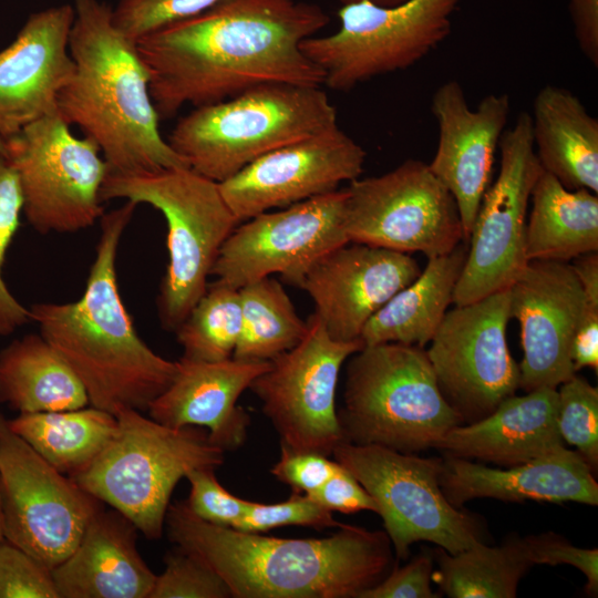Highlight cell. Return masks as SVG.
Segmentation results:
<instances>
[{
	"instance_id": "1",
	"label": "cell",
	"mask_w": 598,
	"mask_h": 598,
	"mask_svg": "<svg viewBox=\"0 0 598 598\" xmlns=\"http://www.w3.org/2000/svg\"><path fill=\"white\" fill-rule=\"evenodd\" d=\"M329 21L306 1L221 0L137 39L159 120L262 84L321 86L323 72L300 44Z\"/></svg>"
},
{
	"instance_id": "2",
	"label": "cell",
	"mask_w": 598,
	"mask_h": 598,
	"mask_svg": "<svg viewBox=\"0 0 598 598\" xmlns=\"http://www.w3.org/2000/svg\"><path fill=\"white\" fill-rule=\"evenodd\" d=\"M175 546L197 556L234 598H358L393 561L385 532L342 524L322 538H281L210 524L186 502L168 506Z\"/></svg>"
},
{
	"instance_id": "3",
	"label": "cell",
	"mask_w": 598,
	"mask_h": 598,
	"mask_svg": "<svg viewBox=\"0 0 598 598\" xmlns=\"http://www.w3.org/2000/svg\"><path fill=\"white\" fill-rule=\"evenodd\" d=\"M136 206L126 200L101 217L95 258L81 298L29 308L40 334L82 382L90 404L113 415L122 409L147 411L178 372V361L161 357L141 339L120 295L116 255Z\"/></svg>"
},
{
	"instance_id": "4",
	"label": "cell",
	"mask_w": 598,
	"mask_h": 598,
	"mask_svg": "<svg viewBox=\"0 0 598 598\" xmlns=\"http://www.w3.org/2000/svg\"><path fill=\"white\" fill-rule=\"evenodd\" d=\"M69 49L74 73L56 111L93 141L112 175L189 167L162 136L150 74L134 40L112 22L101 0H73Z\"/></svg>"
},
{
	"instance_id": "5",
	"label": "cell",
	"mask_w": 598,
	"mask_h": 598,
	"mask_svg": "<svg viewBox=\"0 0 598 598\" xmlns=\"http://www.w3.org/2000/svg\"><path fill=\"white\" fill-rule=\"evenodd\" d=\"M338 125L320 86L268 83L195 107L167 137L194 172L220 183L262 155Z\"/></svg>"
},
{
	"instance_id": "6",
	"label": "cell",
	"mask_w": 598,
	"mask_h": 598,
	"mask_svg": "<svg viewBox=\"0 0 598 598\" xmlns=\"http://www.w3.org/2000/svg\"><path fill=\"white\" fill-rule=\"evenodd\" d=\"M347 365L338 419L343 442L417 454L462 424L444 399L426 350L383 342L363 346Z\"/></svg>"
},
{
	"instance_id": "7",
	"label": "cell",
	"mask_w": 598,
	"mask_h": 598,
	"mask_svg": "<svg viewBox=\"0 0 598 598\" xmlns=\"http://www.w3.org/2000/svg\"><path fill=\"white\" fill-rule=\"evenodd\" d=\"M115 416L113 437L70 477L145 537L159 539L178 481L194 468L221 465L224 451L197 426L169 427L133 409H122Z\"/></svg>"
},
{
	"instance_id": "8",
	"label": "cell",
	"mask_w": 598,
	"mask_h": 598,
	"mask_svg": "<svg viewBox=\"0 0 598 598\" xmlns=\"http://www.w3.org/2000/svg\"><path fill=\"white\" fill-rule=\"evenodd\" d=\"M116 198L147 204L166 220L168 265L157 308L162 326L175 331L205 293L219 250L239 221L218 183L189 167L138 175L107 174L101 199Z\"/></svg>"
},
{
	"instance_id": "9",
	"label": "cell",
	"mask_w": 598,
	"mask_h": 598,
	"mask_svg": "<svg viewBox=\"0 0 598 598\" xmlns=\"http://www.w3.org/2000/svg\"><path fill=\"white\" fill-rule=\"evenodd\" d=\"M460 2L405 0L386 7L363 0L342 4L339 29L310 37L300 48L323 72L324 85L349 91L425 58L451 33Z\"/></svg>"
},
{
	"instance_id": "10",
	"label": "cell",
	"mask_w": 598,
	"mask_h": 598,
	"mask_svg": "<svg viewBox=\"0 0 598 598\" xmlns=\"http://www.w3.org/2000/svg\"><path fill=\"white\" fill-rule=\"evenodd\" d=\"M332 454L375 502L398 560L406 559L416 542L450 554L483 542L478 519L452 506L442 492L443 458L348 442Z\"/></svg>"
},
{
	"instance_id": "11",
	"label": "cell",
	"mask_w": 598,
	"mask_h": 598,
	"mask_svg": "<svg viewBox=\"0 0 598 598\" xmlns=\"http://www.w3.org/2000/svg\"><path fill=\"white\" fill-rule=\"evenodd\" d=\"M28 223L40 234L86 229L104 214L109 167L97 145L76 137L56 112L4 140Z\"/></svg>"
},
{
	"instance_id": "12",
	"label": "cell",
	"mask_w": 598,
	"mask_h": 598,
	"mask_svg": "<svg viewBox=\"0 0 598 598\" xmlns=\"http://www.w3.org/2000/svg\"><path fill=\"white\" fill-rule=\"evenodd\" d=\"M346 192L349 241L427 258L466 241L453 195L422 161L406 159L382 175L359 177Z\"/></svg>"
},
{
	"instance_id": "13",
	"label": "cell",
	"mask_w": 598,
	"mask_h": 598,
	"mask_svg": "<svg viewBox=\"0 0 598 598\" xmlns=\"http://www.w3.org/2000/svg\"><path fill=\"white\" fill-rule=\"evenodd\" d=\"M0 499L4 539L51 569L74 550L103 508L37 453L1 413Z\"/></svg>"
},
{
	"instance_id": "14",
	"label": "cell",
	"mask_w": 598,
	"mask_h": 598,
	"mask_svg": "<svg viewBox=\"0 0 598 598\" xmlns=\"http://www.w3.org/2000/svg\"><path fill=\"white\" fill-rule=\"evenodd\" d=\"M498 148L499 171L482 198L467 239V256L453 297L455 306L509 288L527 264V209L543 172L528 112H520L515 124L504 131Z\"/></svg>"
},
{
	"instance_id": "15",
	"label": "cell",
	"mask_w": 598,
	"mask_h": 598,
	"mask_svg": "<svg viewBox=\"0 0 598 598\" xmlns=\"http://www.w3.org/2000/svg\"><path fill=\"white\" fill-rule=\"evenodd\" d=\"M307 323L303 339L271 360L249 389L260 400L280 444L329 456L343 442L336 411L340 370L363 344L332 339L316 313Z\"/></svg>"
},
{
	"instance_id": "16",
	"label": "cell",
	"mask_w": 598,
	"mask_h": 598,
	"mask_svg": "<svg viewBox=\"0 0 598 598\" xmlns=\"http://www.w3.org/2000/svg\"><path fill=\"white\" fill-rule=\"evenodd\" d=\"M509 289L447 310L426 354L439 388L470 424L489 415L519 389V365L506 338Z\"/></svg>"
},
{
	"instance_id": "17",
	"label": "cell",
	"mask_w": 598,
	"mask_h": 598,
	"mask_svg": "<svg viewBox=\"0 0 598 598\" xmlns=\"http://www.w3.org/2000/svg\"><path fill=\"white\" fill-rule=\"evenodd\" d=\"M346 197V188L336 189L245 220L223 244L212 275L236 289L272 274L299 287L316 260L349 241Z\"/></svg>"
},
{
	"instance_id": "18",
	"label": "cell",
	"mask_w": 598,
	"mask_h": 598,
	"mask_svg": "<svg viewBox=\"0 0 598 598\" xmlns=\"http://www.w3.org/2000/svg\"><path fill=\"white\" fill-rule=\"evenodd\" d=\"M365 157L364 148L336 125L262 155L218 186L241 223L359 178Z\"/></svg>"
},
{
	"instance_id": "19",
	"label": "cell",
	"mask_w": 598,
	"mask_h": 598,
	"mask_svg": "<svg viewBox=\"0 0 598 598\" xmlns=\"http://www.w3.org/2000/svg\"><path fill=\"white\" fill-rule=\"evenodd\" d=\"M508 289L523 349L519 388L558 389L576 374L571 342L587 305L580 283L569 262L529 260Z\"/></svg>"
},
{
	"instance_id": "20",
	"label": "cell",
	"mask_w": 598,
	"mask_h": 598,
	"mask_svg": "<svg viewBox=\"0 0 598 598\" xmlns=\"http://www.w3.org/2000/svg\"><path fill=\"white\" fill-rule=\"evenodd\" d=\"M420 272L410 254L348 241L316 260L299 287L332 339L360 341L370 318Z\"/></svg>"
},
{
	"instance_id": "21",
	"label": "cell",
	"mask_w": 598,
	"mask_h": 598,
	"mask_svg": "<svg viewBox=\"0 0 598 598\" xmlns=\"http://www.w3.org/2000/svg\"><path fill=\"white\" fill-rule=\"evenodd\" d=\"M431 112L439 142L429 167L453 195L467 241L491 185L495 153L509 117V96L491 93L471 109L462 84L450 80L433 93Z\"/></svg>"
},
{
	"instance_id": "22",
	"label": "cell",
	"mask_w": 598,
	"mask_h": 598,
	"mask_svg": "<svg viewBox=\"0 0 598 598\" xmlns=\"http://www.w3.org/2000/svg\"><path fill=\"white\" fill-rule=\"evenodd\" d=\"M72 3L29 14L14 40L0 50V137L56 112L61 90L74 73L69 49Z\"/></svg>"
},
{
	"instance_id": "23",
	"label": "cell",
	"mask_w": 598,
	"mask_h": 598,
	"mask_svg": "<svg viewBox=\"0 0 598 598\" xmlns=\"http://www.w3.org/2000/svg\"><path fill=\"white\" fill-rule=\"evenodd\" d=\"M270 367V361L227 359L218 362L178 360L171 385L148 406L150 417L169 427L198 426L225 451L240 447L250 417L237 405L240 394Z\"/></svg>"
},
{
	"instance_id": "24",
	"label": "cell",
	"mask_w": 598,
	"mask_h": 598,
	"mask_svg": "<svg viewBox=\"0 0 598 598\" xmlns=\"http://www.w3.org/2000/svg\"><path fill=\"white\" fill-rule=\"evenodd\" d=\"M440 485L456 508L475 498L598 504L594 471L577 451L567 447L505 470L445 456Z\"/></svg>"
},
{
	"instance_id": "25",
	"label": "cell",
	"mask_w": 598,
	"mask_h": 598,
	"mask_svg": "<svg viewBox=\"0 0 598 598\" xmlns=\"http://www.w3.org/2000/svg\"><path fill=\"white\" fill-rule=\"evenodd\" d=\"M558 391L543 388L505 399L489 415L448 431L435 448L445 456L519 465L566 447L557 423Z\"/></svg>"
},
{
	"instance_id": "26",
	"label": "cell",
	"mask_w": 598,
	"mask_h": 598,
	"mask_svg": "<svg viewBox=\"0 0 598 598\" xmlns=\"http://www.w3.org/2000/svg\"><path fill=\"white\" fill-rule=\"evenodd\" d=\"M137 532L120 512L100 509L52 569L59 598H148L156 575L138 553Z\"/></svg>"
},
{
	"instance_id": "27",
	"label": "cell",
	"mask_w": 598,
	"mask_h": 598,
	"mask_svg": "<svg viewBox=\"0 0 598 598\" xmlns=\"http://www.w3.org/2000/svg\"><path fill=\"white\" fill-rule=\"evenodd\" d=\"M532 136L543 171L568 189L598 194V120L571 91L546 84L534 97Z\"/></svg>"
},
{
	"instance_id": "28",
	"label": "cell",
	"mask_w": 598,
	"mask_h": 598,
	"mask_svg": "<svg viewBox=\"0 0 598 598\" xmlns=\"http://www.w3.org/2000/svg\"><path fill=\"white\" fill-rule=\"evenodd\" d=\"M467 256V241L429 258L425 269L398 291L364 326L363 346L399 342L424 348L431 342L451 303Z\"/></svg>"
},
{
	"instance_id": "29",
	"label": "cell",
	"mask_w": 598,
	"mask_h": 598,
	"mask_svg": "<svg viewBox=\"0 0 598 598\" xmlns=\"http://www.w3.org/2000/svg\"><path fill=\"white\" fill-rule=\"evenodd\" d=\"M0 402L19 413L90 404L80 379L40 333L14 339L0 351Z\"/></svg>"
},
{
	"instance_id": "30",
	"label": "cell",
	"mask_w": 598,
	"mask_h": 598,
	"mask_svg": "<svg viewBox=\"0 0 598 598\" xmlns=\"http://www.w3.org/2000/svg\"><path fill=\"white\" fill-rule=\"evenodd\" d=\"M526 219L525 256L529 260L569 262L598 251V196L568 189L543 171L530 195Z\"/></svg>"
},
{
	"instance_id": "31",
	"label": "cell",
	"mask_w": 598,
	"mask_h": 598,
	"mask_svg": "<svg viewBox=\"0 0 598 598\" xmlns=\"http://www.w3.org/2000/svg\"><path fill=\"white\" fill-rule=\"evenodd\" d=\"M10 427L59 472L71 476L85 468L116 432L117 420L95 406L19 413Z\"/></svg>"
},
{
	"instance_id": "32",
	"label": "cell",
	"mask_w": 598,
	"mask_h": 598,
	"mask_svg": "<svg viewBox=\"0 0 598 598\" xmlns=\"http://www.w3.org/2000/svg\"><path fill=\"white\" fill-rule=\"evenodd\" d=\"M432 558L437 565L432 580L450 598H514L533 567L516 536L499 546L480 542L457 554L436 547Z\"/></svg>"
},
{
	"instance_id": "33",
	"label": "cell",
	"mask_w": 598,
	"mask_h": 598,
	"mask_svg": "<svg viewBox=\"0 0 598 598\" xmlns=\"http://www.w3.org/2000/svg\"><path fill=\"white\" fill-rule=\"evenodd\" d=\"M241 329L233 353L245 361H271L306 336L307 321L296 312L282 285L269 277L239 289Z\"/></svg>"
},
{
	"instance_id": "34",
	"label": "cell",
	"mask_w": 598,
	"mask_h": 598,
	"mask_svg": "<svg viewBox=\"0 0 598 598\" xmlns=\"http://www.w3.org/2000/svg\"><path fill=\"white\" fill-rule=\"evenodd\" d=\"M241 329L239 290L215 281L208 285L175 330L189 361L218 362L233 358Z\"/></svg>"
},
{
	"instance_id": "35",
	"label": "cell",
	"mask_w": 598,
	"mask_h": 598,
	"mask_svg": "<svg viewBox=\"0 0 598 598\" xmlns=\"http://www.w3.org/2000/svg\"><path fill=\"white\" fill-rule=\"evenodd\" d=\"M558 391L557 423L565 444L575 446L596 473L598 468V390L574 374Z\"/></svg>"
},
{
	"instance_id": "36",
	"label": "cell",
	"mask_w": 598,
	"mask_h": 598,
	"mask_svg": "<svg viewBox=\"0 0 598 598\" xmlns=\"http://www.w3.org/2000/svg\"><path fill=\"white\" fill-rule=\"evenodd\" d=\"M23 209L21 189L7 156L0 151V336H9L31 320L30 310L10 292L3 279L7 251Z\"/></svg>"
},
{
	"instance_id": "37",
	"label": "cell",
	"mask_w": 598,
	"mask_h": 598,
	"mask_svg": "<svg viewBox=\"0 0 598 598\" xmlns=\"http://www.w3.org/2000/svg\"><path fill=\"white\" fill-rule=\"evenodd\" d=\"M165 556V569L156 576L148 598L231 597L223 578L197 556L175 546Z\"/></svg>"
},
{
	"instance_id": "38",
	"label": "cell",
	"mask_w": 598,
	"mask_h": 598,
	"mask_svg": "<svg viewBox=\"0 0 598 598\" xmlns=\"http://www.w3.org/2000/svg\"><path fill=\"white\" fill-rule=\"evenodd\" d=\"M307 526L313 528L339 527L332 512L310 496L292 492L283 502L266 504L249 502L246 512L231 528L247 533H266L283 526Z\"/></svg>"
},
{
	"instance_id": "39",
	"label": "cell",
	"mask_w": 598,
	"mask_h": 598,
	"mask_svg": "<svg viewBox=\"0 0 598 598\" xmlns=\"http://www.w3.org/2000/svg\"><path fill=\"white\" fill-rule=\"evenodd\" d=\"M221 0H118L112 8L113 24L137 39L171 23L192 18Z\"/></svg>"
},
{
	"instance_id": "40",
	"label": "cell",
	"mask_w": 598,
	"mask_h": 598,
	"mask_svg": "<svg viewBox=\"0 0 598 598\" xmlns=\"http://www.w3.org/2000/svg\"><path fill=\"white\" fill-rule=\"evenodd\" d=\"M0 598H59L52 569L10 542L1 540Z\"/></svg>"
},
{
	"instance_id": "41",
	"label": "cell",
	"mask_w": 598,
	"mask_h": 598,
	"mask_svg": "<svg viewBox=\"0 0 598 598\" xmlns=\"http://www.w3.org/2000/svg\"><path fill=\"white\" fill-rule=\"evenodd\" d=\"M189 482L186 504L199 518L210 524L233 527L250 501L228 492L216 478L214 467H197L185 476Z\"/></svg>"
},
{
	"instance_id": "42",
	"label": "cell",
	"mask_w": 598,
	"mask_h": 598,
	"mask_svg": "<svg viewBox=\"0 0 598 598\" xmlns=\"http://www.w3.org/2000/svg\"><path fill=\"white\" fill-rule=\"evenodd\" d=\"M524 553L530 564L557 566L570 565L586 576L585 590L590 596L598 594V549L580 548L553 532L528 535L520 538Z\"/></svg>"
},
{
	"instance_id": "43",
	"label": "cell",
	"mask_w": 598,
	"mask_h": 598,
	"mask_svg": "<svg viewBox=\"0 0 598 598\" xmlns=\"http://www.w3.org/2000/svg\"><path fill=\"white\" fill-rule=\"evenodd\" d=\"M280 448V457L272 466L271 474L289 485L292 492L313 494L339 467L337 461L319 453L295 451L282 444Z\"/></svg>"
},
{
	"instance_id": "44",
	"label": "cell",
	"mask_w": 598,
	"mask_h": 598,
	"mask_svg": "<svg viewBox=\"0 0 598 598\" xmlns=\"http://www.w3.org/2000/svg\"><path fill=\"white\" fill-rule=\"evenodd\" d=\"M433 558L421 555L403 567L393 568L374 586L361 591L358 598H436L431 587Z\"/></svg>"
},
{
	"instance_id": "45",
	"label": "cell",
	"mask_w": 598,
	"mask_h": 598,
	"mask_svg": "<svg viewBox=\"0 0 598 598\" xmlns=\"http://www.w3.org/2000/svg\"><path fill=\"white\" fill-rule=\"evenodd\" d=\"M330 512L353 514L377 513V504L359 481L341 464L336 473L313 494L308 495Z\"/></svg>"
},
{
	"instance_id": "46",
	"label": "cell",
	"mask_w": 598,
	"mask_h": 598,
	"mask_svg": "<svg viewBox=\"0 0 598 598\" xmlns=\"http://www.w3.org/2000/svg\"><path fill=\"white\" fill-rule=\"evenodd\" d=\"M569 13L576 42L594 65L598 66V0H569Z\"/></svg>"
},
{
	"instance_id": "47",
	"label": "cell",
	"mask_w": 598,
	"mask_h": 598,
	"mask_svg": "<svg viewBox=\"0 0 598 598\" xmlns=\"http://www.w3.org/2000/svg\"><path fill=\"white\" fill-rule=\"evenodd\" d=\"M575 371L582 368L598 370V307L586 305L585 312L571 342Z\"/></svg>"
},
{
	"instance_id": "48",
	"label": "cell",
	"mask_w": 598,
	"mask_h": 598,
	"mask_svg": "<svg viewBox=\"0 0 598 598\" xmlns=\"http://www.w3.org/2000/svg\"><path fill=\"white\" fill-rule=\"evenodd\" d=\"M570 261V267L585 295L586 303L598 307V251L580 255Z\"/></svg>"
},
{
	"instance_id": "49",
	"label": "cell",
	"mask_w": 598,
	"mask_h": 598,
	"mask_svg": "<svg viewBox=\"0 0 598 598\" xmlns=\"http://www.w3.org/2000/svg\"><path fill=\"white\" fill-rule=\"evenodd\" d=\"M358 1H363V0H340V2L342 4L358 2ZM364 1H369V2H372V3L378 4V6H386L388 7V6L400 4V3L404 2L405 0H364Z\"/></svg>"
},
{
	"instance_id": "50",
	"label": "cell",
	"mask_w": 598,
	"mask_h": 598,
	"mask_svg": "<svg viewBox=\"0 0 598 598\" xmlns=\"http://www.w3.org/2000/svg\"><path fill=\"white\" fill-rule=\"evenodd\" d=\"M3 530H2V515H1V499H0V542L3 540Z\"/></svg>"
},
{
	"instance_id": "51",
	"label": "cell",
	"mask_w": 598,
	"mask_h": 598,
	"mask_svg": "<svg viewBox=\"0 0 598 598\" xmlns=\"http://www.w3.org/2000/svg\"><path fill=\"white\" fill-rule=\"evenodd\" d=\"M0 151L4 153L6 155V143L4 140L0 137Z\"/></svg>"
}]
</instances>
